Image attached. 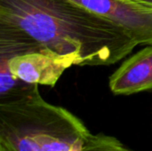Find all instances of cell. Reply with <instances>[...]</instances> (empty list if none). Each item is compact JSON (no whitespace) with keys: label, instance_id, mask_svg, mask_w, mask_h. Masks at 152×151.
I'll return each instance as SVG.
<instances>
[{"label":"cell","instance_id":"obj_1","mask_svg":"<svg viewBox=\"0 0 152 151\" xmlns=\"http://www.w3.org/2000/svg\"><path fill=\"white\" fill-rule=\"evenodd\" d=\"M119 26L73 0H0V55L77 53L84 66L120 61L137 46Z\"/></svg>","mask_w":152,"mask_h":151},{"label":"cell","instance_id":"obj_2","mask_svg":"<svg viewBox=\"0 0 152 151\" xmlns=\"http://www.w3.org/2000/svg\"><path fill=\"white\" fill-rule=\"evenodd\" d=\"M91 133L66 109L45 101L37 85L0 101V144L12 151H84Z\"/></svg>","mask_w":152,"mask_h":151},{"label":"cell","instance_id":"obj_3","mask_svg":"<svg viewBox=\"0 0 152 151\" xmlns=\"http://www.w3.org/2000/svg\"><path fill=\"white\" fill-rule=\"evenodd\" d=\"M124 29L139 44L152 45V7L134 0H73Z\"/></svg>","mask_w":152,"mask_h":151},{"label":"cell","instance_id":"obj_4","mask_svg":"<svg viewBox=\"0 0 152 151\" xmlns=\"http://www.w3.org/2000/svg\"><path fill=\"white\" fill-rule=\"evenodd\" d=\"M5 60L10 71L20 80L32 85L51 87L56 85L69 67L84 66L83 59L77 53L60 55L52 52H31L15 55L10 59L5 58Z\"/></svg>","mask_w":152,"mask_h":151},{"label":"cell","instance_id":"obj_5","mask_svg":"<svg viewBox=\"0 0 152 151\" xmlns=\"http://www.w3.org/2000/svg\"><path fill=\"white\" fill-rule=\"evenodd\" d=\"M109 85L116 95H131L152 90V45L125 61L110 76Z\"/></svg>","mask_w":152,"mask_h":151},{"label":"cell","instance_id":"obj_6","mask_svg":"<svg viewBox=\"0 0 152 151\" xmlns=\"http://www.w3.org/2000/svg\"><path fill=\"white\" fill-rule=\"evenodd\" d=\"M84 151H134L124 146L117 138L102 133L90 134Z\"/></svg>","mask_w":152,"mask_h":151},{"label":"cell","instance_id":"obj_7","mask_svg":"<svg viewBox=\"0 0 152 151\" xmlns=\"http://www.w3.org/2000/svg\"><path fill=\"white\" fill-rule=\"evenodd\" d=\"M134 1H136V2H138L140 4H144V5L152 7V0H134Z\"/></svg>","mask_w":152,"mask_h":151},{"label":"cell","instance_id":"obj_8","mask_svg":"<svg viewBox=\"0 0 152 151\" xmlns=\"http://www.w3.org/2000/svg\"><path fill=\"white\" fill-rule=\"evenodd\" d=\"M0 151H12L10 149H8L7 147H5V146H4V145H1L0 144Z\"/></svg>","mask_w":152,"mask_h":151}]
</instances>
